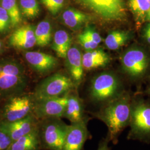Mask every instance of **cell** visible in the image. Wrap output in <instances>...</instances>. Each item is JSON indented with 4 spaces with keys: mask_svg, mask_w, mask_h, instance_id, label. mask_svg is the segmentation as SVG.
<instances>
[{
    "mask_svg": "<svg viewBox=\"0 0 150 150\" xmlns=\"http://www.w3.org/2000/svg\"><path fill=\"white\" fill-rule=\"evenodd\" d=\"M12 142L10 136L0 129V150H8Z\"/></svg>",
    "mask_w": 150,
    "mask_h": 150,
    "instance_id": "obj_30",
    "label": "cell"
},
{
    "mask_svg": "<svg viewBox=\"0 0 150 150\" xmlns=\"http://www.w3.org/2000/svg\"><path fill=\"white\" fill-rule=\"evenodd\" d=\"M102 18L108 21L123 20L126 17L123 0H79Z\"/></svg>",
    "mask_w": 150,
    "mask_h": 150,
    "instance_id": "obj_9",
    "label": "cell"
},
{
    "mask_svg": "<svg viewBox=\"0 0 150 150\" xmlns=\"http://www.w3.org/2000/svg\"><path fill=\"white\" fill-rule=\"evenodd\" d=\"M68 127L61 118L40 120L38 129L41 150H62Z\"/></svg>",
    "mask_w": 150,
    "mask_h": 150,
    "instance_id": "obj_5",
    "label": "cell"
},
{
    "mask_svg": "<svg viewBox=\"0 0 150 150\" xmlns=\"http://www.w3.org/2000/svg\"><path fill=\"white\" fill-rule=\"evenodd\" d=\"M20 11L22 14L29 19L38 17L40 12V6L36 0H20Z\"/></svg>",
    "mask_w": 150,
    "mask_h": 150,
    "instance_id": "obj_25",
    "label": "cell"
},
{
    "mask_svg": "<svg viewBox=\"0 0 150 150\" xmlns=\"http://www.w3.org/2000/svg\"><path fill=\"white\" fill-rule=\"evenodd\" d=\"M149 11H150V10H149Z\"/></svg>",
    "mask_w": 150,
    "mask_h": 150,
    "instance_id": "obj_38",
    "label": "cell"
},
{
    "mask_svg": "<svg viewBox=\"0 0 150 150\" xmlns=\"http://www.w3.org/2000/svg\"><path fill=\"white\" fill-rule=\"evenodd\" d=\"M51 32L52 27L50 22H40L35 28L36 44L41 47L48 45L51 39Z\"/></svg>",
    "mask_w": 150,
    "mask_h": 150,
    "instance_id": "obj_22",
    "label": "cell"
},
{
    "mask_svg": "<svg viewBox=\"0 0 150 150\" xmlns=\"http://www.w3.org/2000/svg\"><path fill=\"white\" fill-rule=\"evenodd\" d=\"M39 120L33 114L12 122H0V129L8 134L12 141L38 128Z\"/></svg>",
    "mask_w": 150,
    "mask_h": 150,
    "instance_id": "obj_12",
    "label": "cell"
},
{
    "mask_svg": "<svg viewBox=\"0 0 150 150\" xmlns=\"http://www.w3.org/2000/svg\"><path fill=\"white\" fill-rule=\"evenodd\" d=\"M121 62L124 71L132 80H137L146 74L150 64V59L143 49L132 47L123 53Z\"/></svg>",
    "mask_w": 150,
    "mask_h": 150,
    "instance_id": "obj_8",
    "label": "cell"
},
{
    "mask_svg": "<svg viewBox=\"0 0 150 150\" xmlns=\"http://www.w3.org/2000/svg\"><path fill=\"white\" fill-rule=\"evenodd\" d=\"M149 2H150V0H149Z\"/></svg>",
    "mask_w": 150,
    "mask_h": 150,
    "instance_id": "obj_37",
    "label": "cell"
},
{
    "mask_svg": "<svg viewBox=\"0 0 150 150\" xmlns=\"http://www.w3.org/2000/svg\"><path fill=\"white\" fill-rule=\"evenodd\" d=\"M9 42L11 46L20 49H28L36 45L35 29L26 25L18 28L11 35Z\"/></svg>",
    "mask_w": 150,
    "mask_h": 150,
    "instance_id": "obj_14",
    "label": "cell"
},
{
    "mask_svg": "<svg viewBox=\"0 0 150 150\" xmlns=\"http://www.w3.org/2000/svg\"><path fill=\"white\" fill-rule=\"evenodd\" d=\"M131 98L129 93H123L91 115L105 123L108 129L106 134L110 142L116 145L121 133L129 127Z\"/></svg>",
    "mask_w": 150,
    "mask_h": 150,
    "instance_id": "obj_1",
    "label": "cell"
},
{
    "mask_svg": "<svg viewBox=\"0 0 150 150\" xmlns=\"http://www.w3.org/2000/svg\"><path fill=\"white\" fill-rule=\"evenodd\" d=\"M146 26L147 27V28L149 29V30H150V23H149V22H147L146 24Z\"/></svg>",
    "mask_w": 150,
    "mask_h": 150,
    "instance_id": "obj_35",
    "label": "cell"
},
{
    "mask_svg": "<svg viewBox=\"0 0 150 150\" xmlns=\"http://www.w3.org/2000/svg\"><path fill=\"white\" fill-rule=\"evenodd\" d=\"M8 150H41L38 127L30 133L12 141Z\"/></svg>",
    "mask_w": 150,
    "mask_h": 150,
    "instance_id": "obj_18",
    "label": "cell"
},
{
    "mask_svg": "<svg viewBox=\"0 0 150 150\" xmlns=\"http://www.w3.org/2000/svg\"><path fill=\"white\" fill-rule=\"evenodd\" d=\"M72 91L68 94L67 105L62 118L68 120L70 123H74L80 121L88 115L85 113L82 101L77 95L72 93Z\"/></svg>",
    "mask_w": 150,
    "mask_h": 150,
    "instance_id": "obj_15",
    "label": "cell"
},
{
    "mask_svg": "<svg viewBox=\"0 0 150 150\" xmlns=\"http://www.w3.org/2000/svg\"><path fill=\"white\" fill-rule=\"evenodd\" d=\"M110 143V141L106 136V137L103 138L100 141L96 150H111V148L109 147Z\"/></svg>",
    "mask_w": 150,
    "mask_h": 150,
    "instance_id": "obj_31",
    "label": "cell"
},
{
    "mask_svg": "<svg viewBox=\"0 0 150 150\" xmlns=\"http://www.w3.org/2000/svg\"><path fill=\"white\" fill-rule=\"evenodd\" d=\"M11 25L10 18L7 11L1 6H0V32L7 31Z\"/></svg>",
    "mask_w": 150,
    "mask_h": 150,
    "instance_id": "obj_27",
    "label": "cell"
},
{
    "mask_svg": "<svg viewBox=\"0 0 150 150\" xmlns=\"http://www.w3.org/2000/svg\"><path fill=\"white\" fill-rule=\"evenodd\" d=\"M130 127L127 139L150 144V103L142 99H131Z\"/></svg>",
    "mask_w": 150,
    "mask_h": 150,
    "instance_id": "obj_4",
    "label": "cell"
},
{
    "mask_svg": "<svg viewBox=\"0 0 150 150\" xmlns=\"http://www.w3.org/2000/svg\"><path fill=\"white\" fill-rule=\"evenodd\" d=\"M71 38L64 30H59L54 33L52 48L61 58H66L71 47Z\"/></svg>",
    "mask_w": 150,
    "mask_h": 150,
    "instance_id": "obj_20",
    "label": "cell"
},
{
    "mask_svg": "<svg viewBox=\"0 0 150 150\" xmlns=\"http://www.w3.org/2000/svg\"><path fill=\"white\" fill-rule=\"evenodd\" d=\"M35 103L33 93L24 92L6 99L0 108V122H12L33 114Z\"/></svg>",
    "mask_w": 150,
    "mask_h": 150,
    "instance_id": "obj_7",
    "label": "cell"
},
{
    "mask_svg": "<svg viewBox=\"0 0 150 150\" xmlns=\"http://www.w3.org/2000/svg\"><path fill=\"white\" fill-rule=\"evenodd\" d=\"M110 58L102 49H95L87 51L82 56L83 67L92 70L105 66L110 62Z\"/></svg>",
    "mask_w": 150,
    "mask_h": 150,
    "instance_id": "obj_17",
    "label": "cell"
},
{
    "mask_svg": "<svg viewBox=\"0 0 150 150\" xmlns=\"http://www.w3.org/2000/svg\"><path fill=\"white\" fill-rule=\"evenodd\" d=\"M91 118L88 115L80 121L69 125L62 150H82L86 141L92 137L88 129Z\"/></svg>",
    "mask_w": 150,
    "mask_h": 150,
    "instance_id": "obj_10",
    "label": "cell"
},
{
    "mask_svg": "<svg viewBox=\"0 0 150 150\" xmlns=\"http://www.w3.org/2000/svg\"><path fill=\"white\" fill-rule=\"evenodd\" d=\"M78 40L81 45L87 51L96 49L98 45L97 43L92 41L82 33L79 35Z\"/></svg>",
    "mask_w": 150,
    "mask_h": 150,
    "instance_id": "obj_28",
    "label": "cell"
},
{
    "mask_svg": "<svg viewBox=\"0 0 150 150\" xmlns=\"http://www.w3.org/2000/svg\"><path fill=\"white\" fill-rule=\"evenodd\" d=\"M143 35H144V37L145 38V40H146V41L149 44H150V30H149V28H147V27L146 25H145V27H144Z\"/></svg>",
    "mask_w": 150,
    "mask_h": 150,
    "instance_id": "obj_32",
    "label": "cell"
},
{
    "mask_svg": "<svg viewBox=\"0 0 150 150\" xmlns=\"http://www.w3.org/2000/svg\"><path fill=\"white\" fill-rule=\"evenodd\" d=\"M145 21H147L149 23H150V11H149V12L147 13L146 18H145Z\"/></svg>",
    "mask_w": 150,
    "mask_h": 150,
    "instance_id": "obj_33",
    "label": "cell"
},
{
    "mask_svg": "<svg viewBox=\"0 0 150 150\" xmlns=\"http://www.w3.org/2000/svg\"><path fill=\"white\" fill-rule=\"evenodd\" d=\"M28 79L24 67L15 59H0V100L24 93Z\"/></svg>",
    "mask_w": 150,
    "mask_h": 150,
    "instance_id": "obj_2",
    "label": "cell"
},
{
    "mask_svg": "<svg viewBox=\"0 0 150 150\" xmlns=\"http://www.w3.org/2000/svg\"><path fill=\"white\" fill-rule=\"evenodd\" d=\"M131 38V32L116 30L110 32L107 35L105 38V43L108 49L116 50L123 46Z\"/></svg>",
    "mask_w": 150,
    "mask_h": 150,
    "instance_id": "obj_21",
    "label": "cell"
},
{
    "mask_svg": "<svg viewBox=\"0 0 150 150\" xmlns=\"http://www.w3.org/2000/svg\"><path fill=\"white\" fill-rule=\"evenodd\" d=\"M41 1L50 12L54 15L62 8L64 0H41Z\"/></svg>",
    "mask_w": 150,
    "mask_h": 150,
    "instance_id": "obj_26",
    "label": "cell"
},
{
    "mask_svg": "<svg viewBox=\"0 0 150 150\" xmlns=\"http://www.w3.org/2000/svg\"><path fill=\"white\" fill-rule=\"evenodd\" d=\"M66 58L71 77L77 87L80 83L83 75L82 56L80 50L76 46L71 47Z\"/></svg>",
    "mask_w": 150,
    "mask_h": 150,
    "instance_id": "obj_16",
    "label": "cell"
},
{
    "mask_svg": "<svg viewBox=\"0 0 150 150\" xmlns=\"http://www.w3.org/2000/svg\"><path fill=\"white\" fill-rule=\"evenodd\" d=\"M76 86L71 77L57 73L41 81L33 92L35 100L63 96L68 95Z\"/></svg>",
    "mask_w": 150,
    "mask_h": 150,
    "instance_id": "obj_6",
    "label": "cell"
},
{
    "mask_svg": "<svg viewBox=\"0 0 150 150\" xmlns=\"http://www.w3.org/2000/svg\"><path fill=\"white\" fill-rule=\"evenodd\" d=\"M62 20L64 25L72 30H76L82 27L90 20L87 14L75 8H68L62 14Z\"/></svg>",
    "mask_w": 150,
    "mask_h": 150,
    "instance_id": "obj_19",
    "label": "cell"
},
{
    "mask_svg": "<svg viewBox=\"0 0 150 150\" xmlns=\"http://www.w3.org/2000/svg\"><path fill=\"white\" fill-rule=\"evenodd\" d=\"M123 83L117 75L111 72H103L95 76L88 88L91 101L103 106L121 95L123 92Z\"/></svg>",
    "mask_w": 150,
    "mask_h": 150,
    "instance_id": "obj_3",
    "label": "cell"
},
{
    "mask_svg": "<svg viewBox=\"0 0 150 150\" xmlns=\"http://www.w3.org/2000/svg\"><path fill=\"white\" fill-rule=\"evenodd\" d=\"M2 42H1V41L0 40V51L1 50V49H2Z\"/></svg>",
    "mask_w": 150,
    "mask_h": 150,
    "instance_id": "obj_36",
    "label": "cell"
},
{
    "mask_svg": "<svg viewBox=\"0 0 150 150\" xmlns=\"http://www.w3.org/2000/svg\"><path fill=\"white\" fill-rule=\"evenodd\" d=\"M129 7L137 23L145 21L147 13L150 10L149 0H129Z\"/></svg>",
    "mask_w": 150,
    "mask_h": 150,
    "instance_id": "obj_23",
    "label": "cell"
},
{
    "mask_svg": "<svg viewBox=\"0 0 150 150\" xmlns=\"http://www.w3.org/2000/svg\"><path fill=\"white\" fill-rule=\"evenodd\" d=\"M25 57L33 69L40 73L50 72L57 65L58 61L53 56L37 51L27 52Z\"/></svg>",
    "mask_w": 150,
    "mask_h": 150,
    "instance_id": "obj_13",
    "label": "cell"
},
{
    "mask_svg": "<svg viewBox=\"0 0 150 150\" xmlns=\"http://www.w3.org/2000/svg\"><path fill=\"white\" fill-rule=\"evenodd\" d=\"M67 96L35 100L33 115L39 120L62 118L67 102Z\"/></svg>",
    "mask_w": 150,
    "mask_h": 150,
    "instance_id": "obj_11",
    "label": "cell"
},
{
    "mask_svg": "<svg viewBox=\"0 0 150 150\" xmlns=\"http://www.w3.org/2000/svg\"><path fill=\"white\" fill-rule=\"evenodd\" d=\"M145 93L150 95V88H149L146 91H145Z\"/></svg>",
    "mask_w": 150,
    "mask_h": 150,
    "instance_id": "obj_34",
    "label": "cell"
},
{
    "mask_svg": "<svg viewBox=\"0 0 150 150\" xmlns=\"http://www.w3.org/2000/svg\"><path fill=\"white\" fill-rule=\"evenodd\" d=\"M84 35H85L88 38H90L92 41L96 42L98 45L101 42L102 39L100 34L92 27L88 26L86 27L83 31L82 32Z\"/></svg>",
    "mask_w": 150,
    "mask_h": 150,
    "instance_id": "obj_29",
    "label": "cell"
},
{
    "mask_svg": "<svg viewBox=\"0 0 150 150\" xmlns=\"http://www.w3.org/2000/svg\"><path fill=\"white\" fill-rule=\"evenodd\" d=\"M1 6L10 18L11 25L16 27L21 21V12L16 0H1Z\"/></svg>",
    "mask_w": 150,
    "mask_h": 150,
    "instance_id": "obj_24",
    "label": "cell"
}]
</instances>
